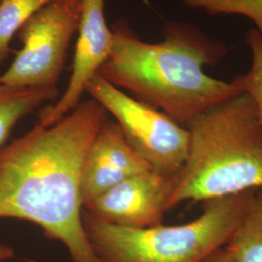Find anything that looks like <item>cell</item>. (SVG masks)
<instances>
[{
  "label": "cell",
  "mask_w": 262,
  "mask_h": 262,
  "mask_svg": "<svg viewBox=\"0 0 262 262\" xmlns=\"http://www.w3.org/2000/svg\"><path fill=\"white\" fill-rule=\"evenodd\" d=\"M80 12L81 0H52L37 11L18 32L23 48L0 75V84L19 89L56 88Z\"/></svg>",
  "instance_id": "obj_6"
},
{
  "label": "cell",
  "mask_w": 262,
  "mask_h": 262,
  "mask_svg": "<svg viewBox=\"0 0 262 262\" xmlns=\"http://www.w3.org/2000/svg\"><path fill=\"white\" fill-rule=\"evenodd\" d=\"M175 176L146 170L124 179L96 197L84 210L95 220L130 228L162 225Z\"/></svg>",
  "instance_id": "obj_7"
},
{
  "label": "cell",
  "mask_w": 262,
  "mask_h": 262,
  "mask_svg": "<svg viewBox=\"0 0 262 262\" xmlns=\"http://www.w3.org/2000/svg\"><path fill=\"white\" fill-rule=\"evenodd\" d=\"M107 121L103 107L88 99L56 123L37 122L0 148V219L37 225L64 246L72 262H102L84 230L81 178L85 155Z\"/></svg>",
  "instance_id": "obj_1"
},
{
  "label": "cell",
  "mask_w": 262,
  "mask_h": 262,
  "mask_svg": "<svg viewBox=\"0 0 262 262\" xmlns=\"http://www.w3.org/2000/svg\"><path fill=\"white\" fill-rule=\"evenodd\" d=\"M106 0H81L78 37L71 76L64 94L39 114V122L49 126L75 109L89 82L108 59L113 46V30L105 18Z\"/></svg>",
  "instance_id": "obj_8"
},
{
  "label": "cell",
  "mask_w": 262,
  "mask_h": 262,
  "mask_svg": "<svg viewBox=\"0 0 262 262\" xmlns=\"http://www.w3.org/2000/svg\"><path fill=\"white\" fill-rule=\"evenodd\" d=\"M57 97H59L57 88L19 89L0 84V148L21 119Z\"/></svg>",
  "instance_id": "obj_10"
},
{
  "label": "cell",
  "mask_w": 262,
  "mask_h": 262,
  "mask_svg": "<svg viewBox=\"0 0 262 262\" xmlns=\"http://www.w3.org/2000/svg\"><path fill=\"white\" fill-rule=\"evenodd\" d=\"M150 169L127 143L120 125L107 121L94 137L83 163L81 191L84 208L124 179Z\"/></svg>",
  "instance_id": "obj_9"
},
{
  "label": "cell",
  "mask_w": 262,
  "mask_h": 262,
  "mask_svg": "<svg viewBox=\"0 0 262 262\" xmlns=\"http://www.w3.org/2000/svg\"><path fill=\"white\" fill-rule=\"evenodd\" d=\"M209 15H237L251 19L262 38V0H179Z\"/></svg>",
  "instance_id": "obj_13"
},
{
  "label": "cell",
  "mask_w": 262,
  "mask_h": 262,
  "mask_svg": "<svg viewBox=\"0 0 262 262\" xmlns=\"http://www.w3.org/2000/svg\"><path fill=\"white\" fill-rule=\"evenodd\" d=\"M246 42L251 50L252 66L246 74L232 82L253 98L262 122V38L254 28H251L247 32Z\"/></svg>",
  "instance_id": "obj_14"
},
{
  "label": "cell",
  "mask_w": 262,
  "mask_h": 262,
  "mask_svg": "<svg viewBox=\"0 0 262 262\" xmlns=\"http://www.w3.org/2000/svg\"><path fill=\"white\" fill-rule=\"evenodd\" d=\"M85 93L115 117L127 143L151 170L167 176L178 174L188 151L187 127L125 94L99 73L89 82Z\"/></svg>",
  "instance_id": "obj_5"
},
{
  "label": "cell",
  "mask_w": 262,
  "mask_h": 262,
  "mask_svg": "<svg viewBox=\"0 0 262 262\" xmlns=\"http://www.w3.org/2000/svg\"><path fill=\"white\" fill-rule=\"evenodd\" d=\"M15 257V251L8 245L0 244V262H7Z\"/></svg>",
  "instance_id": "obj_16"
},
{
  "label": "cell",
  "mask_w": 262,
  "mask_h": 262,
  "mask_svg": "<svg viewBox=\"0 0 262 262\" xmlns=\"http://www.w3.org/2000/svg\"><path fill=\"white\" fill-rule=\"evenodd\" d=\"M255 190L204 201L202 214L185 225L122 227L95 220L84 210L83 224L102 262H199L225 246Z\"/></svg>",
  "instance_id": "obj_4"
},
{
  "label": "cell",
  "mask_w": 262,
  "mask_h": 262,
  "mask_svg": "<svg viewBox=\"0 0 262 262\" xmlns=\"http://www.w3.org/2000/svg\"><path fill=\"white\" fill-rule=\"evenodd\" d=\"M52 0H0V64L9 56L10 43L37 11Z\"/></svg>",
  "instance_id": "obj_12"
},
{
  "label": "cell",
  "mask_w": 262,
  "mask_h": 262,
  "mask_svg": "<svg viewBox=\"0 0 262 262\" xmlns=\"http://www.w3.org/2000/svg\"><path fill=\"white\" fill-rule=\"evenodd\" d=\"M199 262H238L234 256L225 247H221L207 254Z\"/></svg>",
  "instance_id": "obj_15"
},
{
  "label": "cell",
  "mask_w": 262,
  "mask_h": 262,
  "mask_svg": "<svg viewBox=\"0 0 262 262\" xmlns=\"http://www.w3.org/2000/svg\"><path fill=\"white\" fill-rule=\"evenodd\" d=\"M189 145L167 209L262 188V122L246 93L210 107L187 124Z\"/></svg>",
  "instance_id": "obj_3"
},
{
  "label": "cell",
  "mask_w": 262,
  "mask_h": 262,
  "mask_svg": "<svg viewBox=\"0 0 262 262\" xmlns=\"http://www.w3.org/2000/svg\"><path fill=\"white\" fill-rule=\"evenodd\" d=\"M225 248L238 262H262V188L254 191Z\"/></svg>",
  "instance_id": "obj_11"
},
{
  "label": "cell",
  "mask_w": 262,
  "mask_h": 262,
  "mask_svg": "<svg viewBox=\"0 0 262 262\" xmlns=\"http://www.w3.org/2000/svg\"><path fill=\"white\" fill-rule=\"evenodd\" d=\"M112 30V51L98 73L185 127L210 107L243 93L233 82L204 72V66L216 64L226 49L191 25L166 23L160 43L142 41L125 24Z\"/></svg>",
  "instance_id": "obj_2"
}]
</instances>
